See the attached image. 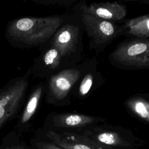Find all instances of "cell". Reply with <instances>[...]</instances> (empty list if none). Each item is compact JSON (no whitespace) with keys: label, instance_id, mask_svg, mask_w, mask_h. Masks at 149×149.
<instances>
[{"label":"cell","instance_id":"obj_1","mask_svg":"<svg viewBox=\"0 0 149 149\" xmlns=\"http://www.w3.org/2000/svg\"><path fill=\"white\" fill-rule=\"evenodd\" d=\"M62 19L57 16L23 17L10 21L5 36L13 47L30 48L42 45L59 28Z\"/></svg>","mask_w":149,"mask_h":149},{"label":"cell","instance_id":"obj_2","mask_svg":"<svg viewBox=\"0 0 149 149\" xmlns=\"http://www.w3.org/2000/svg\"><path fill=\"white\" fill-rule=\"evenodd\" d=\"M31 68L0 88V129L16 116L25 101Z\"/></svg>","mask_w":149,"mask_h":149},{"label":"cell","instance_id":"obj_3","mask_svg":"<svg viewBox=\"0 0 149 149\" xmlns=\"http://www.w3.org/2000/svg\"><path fill=\"white\" fill-rule=\"evenodd\" d=\"M80 72L74 69H65L52 75L46 89V102L61 104L67 97L70 89L78 80Z\"/></svg>","mask_w":149,"mask_h":149},{"label":"cell","instance_id":"obj_4","mask_svg":"<svg viewBox=\"0 0 149 149\" xmlns=\"http://www.w3.org/2000/svg\"><path fill=\"white\" fill-rule=\"evenodd\" d=\"M112 57L116 62L128 66L149 68V40H136L118 47Z\"/></svg>","mask_w":149,"mask_h":149},{"label":"cell","instance_id":"obj_5","mask_svg":"<svg viewBox=\"0 0 149 149\" xmlns=\"http://www.w3.org/2000/svg\"><path fill=\"white\" fill-rule=\"evenodd\" d=\"M46 135L54 144L63 149H113L97 143L86 136L78 134H60L53 130H48Z\"/></svg>","mask_w":149,"mask_h":149},{"label":"cell","instance_id":"obj_6","mask_svg":"<svg viewBox=\"0 0 149 149\" xmlns=\"http://www.w3.org/2000/svg\"><path fill=\"white\" fill-rule=\"evenodd\" d=\"M78 30L76 27L66 24L58 30L51 38L50 45L55 47L60 52L61 56H64L72 51L76 42Z\"/></svg>","mask_w":149,"mask_h":149},{"label":"cell","instance_id":"obj_7","mask_svg":"<svg viewBox=\"0 0 149 149\" xmlns=\"http://www.w3.org/2000/svg\"><path fill=\"white\" fill-rule=\"evenodd\" d=\"M62 56L59 51L50 46L34 62L31 73L37 77H44L50 71L56 69L61 63Z\"/></svg>","mask_w":149,"mask_h":149},{"label":"cell","instance_id":"obj_8","mask_svg":"<svg viewBox=\"0 0 149 149\" xmlns=\"http://www.w3.org/2000/svg\"><path fill=\"white\" fill-rule=\"evenodd\" d=\"M83 20L87 30L91 36L96 37L97 40L106 41L114 36L115 28L109 21L93 16L84 13Z\"/></svg>","mask_w":149,"mask_h":149},{"label":"cell","instance_id":"obj_9","mask_svg":"<svg viewBox=\"0 0 149 149\" xmlns=\"http://www.w3.org/2000/svg\"><path fill=\"white\" fill-rule=\"evenodd\" d=\"M46 89L47 86L43 83H38L33 87L18 122L19 126H27L32 119L37 111L44 94L46 93Z\"/></svg>","mask_w":149,"mask_h":149},{"label":"cell","instance_id":"obj_10","mask_svg":"<svg viewBox=\"0 0 149 149\" xmlns=\"http://www.w3.org/2000/svg\"><path fill=\"white\" fill-rule=\"evenodd\" d=\"M85 13L105 20H119L126 15L123 6L116 3H100L91 5L84 10Z\"/></svg>","mask_w":149,"mask_h":149},{"label":"cell","instance_id":"obj_11","mask_svg":"<svg viewBox=\"0 0 149 149\" xmlns=\"http://www.w3.org/2000/svg\"><path fill=\"white\" fill-rule=\"evenodd\" d=\"M52 126L58 127L72 128L84 126L94 122V117L74 113H56L50 116Z\"/></svg>","mask_w":149,"mask_h":149},{"label":"cell","instance_id":"obj_12","mask_svg":"<svg viewBox=\"0 0 149 149\" xmlns=\"http://www.w3.org/2000/svg\"><path fill=\"white\" fill-rule=\"evenodd\" d=\"M88 138L100 144L117 147H127L129 143L123 139L120 135L113 132H101L98 133H93L87 135Z\"/></svg>","mask_w":149,"mask_h":149},{"label":"cell","instance_id":"obj_13","mask_svg":"<svg viewBox=\"0 0 149 149\" xmlns=\"http://www.w3.org/2000/svg\"><path fill=\"white\" fill-rule=\"evenodd\" d=\"M129 31L139 37L149 36V15L132 20L128 24Z\"/></svg>","mask_w":149,"mask_h":149},{"label":"cell","instance_id":"obj_14","mask_svg":"<svg viewBox=\"0 0 149 149\" xmlns=\"http://www.w3.org/2000/svg\"><path fill=\"white\" fill-rule=\"evenodd\" d=\"M129 107L139 117L149 122V102L141 98H134L129 102Z\"/></svg>","mask_w":149,"mask_h":149},{"label":"cell","instance_id":"obj_15","mask_svg":"<svg viewBox=\"0 0 149 149\" xmlns=\"http://www.w3.org/2000/svg\"><path fill=\"white\" fill-rule=\"evenodd\" d=\"M93 77L91 74H88L83 78L79 89V94L81 96L86 95L91 89L93 85Z\"/></svg>","mask_w":149,"mask_h":149},{"label":"cell","instance_id":"obj_16","mask_svg":"<svg viewBox=\"0 0 149 149\" xmlns=\"http://www.w3.org/2000/svg\"><path fill=\"white\" fill-rule=\"evenodd\" d=\"M38 149H63L53 143L39 142L37 143Z\"/></svg>","mask_w":149,"mask_h":149},{"label":"cell","instance_id":"obj_17","mask_svg":"<svg viewBox=\"0 0 149 149\" xmlns=\"http://www.w3.org/2000/svg\"><path fill=\"white\" fill-rule=\"evenodd\" d=\"M6 149H26L24 147L20 146H12L11 147L6 148Z\"/></svg>","mask_w":149,"mask_h":149}]
</instances>
